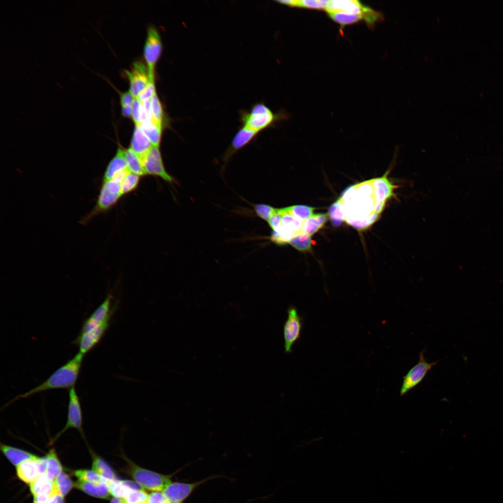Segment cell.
Listing matches in <instances>:
<instances>
[{
    "label": "cell",
    "instance_id": "6da1fadb",
    "mask_svg": "<svg viewBox=\"0 0 503 503\" xmlns=\"http://www.w3.org/2000/svg\"><path fill=\"white\" fill-rule=\"evenodd\" d=\"M362 189L387 201L408 190L419 178L395 153H385L373 165L358 167Z\"/></svg>",
    "mask_w": 503,
    "mask_h": 503
},
{
    "label": "cell",
    "instance_id": "7a4b0ae2",
    "mask_svg": "<svg viewBox=\"0 0 503 503\" xmlns=\"http://www.w3.org/2000/svg\"><path fill=\"white\" fill-rule=\"evenodd\" d=\"M242 76L239 49L233 40L224 38L221 43L214 79L226 121H232V103Z\"/></svg>",
    "mask_w": 503,
    "mask_h": 503
},
{
    "label": "cell",
    "instance_id": "3957f363",
    "mask_svg": "<svg viewBox=\"0 0 503 503\" xmlns=\"http://www.w3.org/2000/svg\"><path fill=\"white\" fill-rule=\"evenodd\" d=\"M187 108L194 123V136L206 147L224 121L220 99L212 91L205 90L194 105Z\"/></svg>",
    "mask_w": 503,
    "mask_h": 503
},
{
    "label": "cell",
    "instance_id": "277c9868",
    "mask_svg": "<svg viewBox=\"0 0 503 503\" xmlns=\"http://www.w3.org/2000/svg\"><path fill=\"white\" fill-rule=\"evenodd\" d=\"M210 240L219 261L238 264L254 274L260 272L247 254L238 221L229 219Z\"/></svg>",
    "mask_w": 503,
    "mask_h": 503
},
{
    "label": "cell",
    "instance_id": "5b68a950",
    "mask_svg": "<svg viewBox=\"0 0 503 503\" xmlns=\"http://www.w3.org/2000/svg\"><path fill=\"white\" fill-rule=\"evenodd\" d=\"M387 201L361 189L349 206L346 217L338 228L335 240L340 244L355 228L372 218L384 207Z\"/></svg>",
    "mask_w": 503,
    "mask_h": 503
},
{
    "label": "cell",
    "instance_id": "8992f818",
    "mask_svg": "<svg viewBox=\"0 0 503 503\" xmlns=\"http://www.w3.org/2000/svg\"><path fill=\"white\" fill-rule=\"evenodd\" d=\"M167 445L162 443L154 454L140 468L125 485L120 500L129 499L158 481L164 479Z\"/></svg>",
    "mask_w": 503,
    "mask_h": 503
},
{
    "label": "cell",
    "instance_id": "52a82bcc",
    "mask_svg": "<svg viewBox=\"0 0 503 503\" xmlns=\"http://www.w3.org/2000/svg\"><path fill=\"white\" fill-rule=\"evenodd\" d=\"M431 475L425 489V503H451L454 479L444 461L435 459L430 467Z\"/></svg>",
    "mask_w": 503,
    "mask_h": 503
},
{
    "label": "cell",
    "instance_id": "ba28073f",
    "mask_svg": "<svg viewBox=\"0 0 503 503\" xmlns=\"http://www.w3.org/2000/svg\"><path fill=\"white\" fill-rule=\"evenodd\" d=\"M196 221L210 238L215 235L230 219L206 188H203L196 211Z\"/></svg>",
    "mask_w": 503,
    "mask_h": 503
},
{
    "label": "cell",
    "instance_id": "9c48e42d",
    "mask_svg": "<svg viewBox=\"0 0 503 503\" xmlns=\"http://www.w3.org/2000/svg\"><path fill=\"white\" fill-rule=\"evenodd\" d=\"M187 232V225L177 222L174 232L159 251L154 265V273L167 269L174 260L191 252Z\"/></svg>",
    "mask_w": 503,
    "mask_h": 503
},
{
    "label": "cell",
    "instance_id": "30bf717a",
    "mask_svg": "<svg viewBox=\"0 0 503 503\" xmlns=\"http://www.w3.org/2000/svg\"><path fill=\"white\" fill-rule=\"evenodd\" d=\"M230 219L238 221L242 190L226 181L212 183L206 188Z\"/></svg>",
    "mask_w": 503,
    "mask_h": 503
},
{
    "label": "cell",
    "instance_id": "8fae6325",
    "mask_svg": "<svg viewBox=\"0 0 503 503\" xmlns=\"http://www.w3.org/2000/svg\"><path fill=\"white\" fill-rule=\"evenodd\" d=\"M490 320H475L455 333L452 347L467 353L481 343L492 330Z\"/></svg>",
    "mask_w": 503,
    "mask_h": 503
},
{
    "label": "cell",
    "instance_id": "7c38bea8",
    "mask_svg": "<svg viewBox=\"0 0 503 503\" xmlns=\"http://www.w3.org/2000/svg\"><path fill=\"white\" fill-rule=\"evenodd\" d=\"M414 2L437 10L487 15L493 4V1L488 0H423Z\"/></svg>",
    "mask_w": 503,
    "mask_h": 503
},
{
    "label": "cell",
    "instance_id": "4fadbf2b",
    "mask_svg": "<svg viewBox=\"0 0 503 503\" xmlns=\"http://www.w3.org/2000/svg\"><path fill=\"white\" fill-rule=\"evenodd\" d=\"M187 238L194 256L208 264L219 261L209 235L196 221L187 225Z\"/></svg>",
    "mask_w": 503,
    "mask_h": 503
},
{
    "label": "cell",
    "instance_id": "5bb4252c",
    "mask_svg": "<svg viewBox=\"0 0 503 503\" xmlns=\"http://www.w3.org/2000/svg\"><path fill=\"white\" fill-rule=\"evenodd\" d=\"M433 365L451 377H462L467 374L466 354L452 346L443 351L435 359Z\"/></svg>",
    "mask_w": 503,
    "mask_h": 503
},
{
    "label": "cell",
    "instance_id": "9a60e30c",
    "mask_svg": "<svg viewBox=\"0 0 503 503\" xmlns=\"http://www.w3.org/2000/svg\"><path fill=\"white\" fill-rule=\"evenodd\" d=\"M428 314L433 320L446 328L458 331L469 323L472 312L460 308L446 307L429 311Z\"/></svg>",
    "mask_w": 503,
    "mask_h": 503
},
{
    "label": "cell",
    "instance_id": "2e32d148",
    "mask_svg": "<svg viewBox=\"0 0 503 503\" xmlns=\"http://www.w3.org/2000/svg\"><path fill=\"white\" fill-rule=\"evenodd\" d=\"M228 182L242 190L245 177V166L242 154L233 139L226 147Z\"/></svg>",
    "mask_w": 503,
    "mask_h": 503
},
{
    "label": "cell",
    "instance_id": "e0dca14e",
    "mask_svg": "<svg viewBox=\"0 0 503 503\" xmlns=\"http://www.w3.org/2000/svg\"><path fill=\"white\" fill-rule=\"evenodd\" d=\"M209 270L208 263L196 258L182 275V288L184 293L202 285L207 277Z\"/></svg>",
    "mask_w": 503,
    "mask_h": 503
},
{
    "label": "cell",
    "instance_id": "ac0fdd59",
    "mask_svg": "<svg viewBox=\"0 0 503 503\" xmlns=\"http://www.w3.org/2000/svg\"><path fill=\"white\" fill-rule=\"evenodd\" d=\"M414 314L397 306H386L381 309V314L386 323L395 330L401 332L413 319Z\"/></svg>",
    "mask_w": 503,
    "mask_h": 503
},
{
    "label": "cell",
    "instance_id": "d6986e66",
    "mask_svg": "<svg viewBox=\"0 0 503 503\" xmlns=\"http://www.w3.org/2000/svg\"><path fill=\"white\" fill-rule=\"evenodd\" d=\"M214 165L212 152L203 147L198 157V177L203 187L207 188L212 182Z\"/></svg>",
    "mask_w": 503,
    "mask_h": 503
},
{
    "label": "cell",
    "instance_id": "ffe728a7",
    "mask_svg": "<svg viewBox=\"0 0 503 503\" xmlns=\"http://www.w3.org/2000/svg\"><path fill=\"white\" fill-rule=\"evenodd\" d=\"M234 139L232 121L224 120L222 125L211 138L205 148L210 152L226 148Z\"/></svg>",
    "mask_w": 503,
    "mask_h": 503
},
{
    "label": "cell",
    "instance_id": "44dd1931",
    "mask_svg": "<svg viewBox=\"0 0 503 503\" xmlns=\"http://www.w3.org/2000/svg\"><path fill=\"white\" fill-rule=\"evenodd\" d=\"M202 148L194 136L180 138V151L182 163L198 161Z\"/></svg>",
    "mask_w": 503,
    "mask_h": 503
},
{
    "label": "cell",
    "instance_id": "7402d4cb",
    "mask_svg": "<svg viewBox=\"0 0 503 503\" xmlns=\"http://www.w3.org/2000/svg\"><path fill=\"white\" fill-rule=\"evenodd\" d=\"M163 479L142 490L135 496L119 503H155L163 488Z\"/></svg>",
    "mask_w": 503,
    "mask_h": 503
},
{
    "label": "cell",
    "instance_id": "603a6c76",
    "mask_svg": "<svg viewBox=\"0 0 503 503\" xmlns=\"http://www.w3.org/2000/svg\"><path fill=\"white\" fill-rule=\"evenodd\" d=\"M492 323L495 328L497 336L503 340V302L495 310Z\"/></svg>",
    "mask_w": 503,
    "mask_h": 503
},
{
    "label": "cell",
    "instance_id": "cb8c5ba5",
    "mask_svg": "<svg viewBox=\"0 0 503 503\" xmlns=\"http://www.w3.org/2000/svg\"><path fill=\"white\" fill-rule=\"evenodd\" d=\"M491 21L503 18V0L493 1L491 8L488 14Z\"/></svg>",
    "mask_w": 503,
    "mask_h": 503
},
{
    "label": "cell",
    "instance_id": "d4e9b609",
    "mask_svg": "<svg viewBox=\"0 0 503 503\" xmlns=\"http://www.w3.org/2000/svg\"><path fill=\"white\" fill-rule=\"evenodd\" d=\"M495 26L503 33V18L492 21Z\"/></svg>",
    "mask_w": 503,
    "mask_h": 503
}]
</instances>
